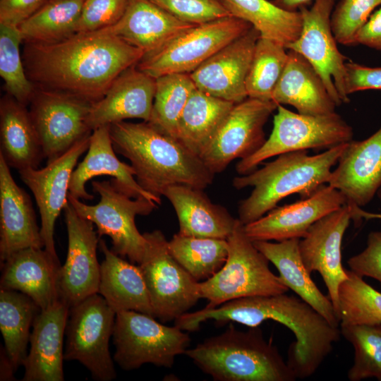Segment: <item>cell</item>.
Masks as SVG:
<instances>
[{
    "label": "cell",
    "mask_w": 381,
    "mask_h": 381,
    "mask_svg": "<svg viewBox=\"0 0 381 381\" xmlns=\"http://www.w3.org/2000/svg\"><path fill=\"white\" fill-rule=\"evenodd\" d=\"M381 0H340L334 7L330 23L337 43L355 45V37Z\"/></svg>",
    "instance_id": "7bdbcfd3"
},
{
    "label": "cell",
    "mask_w": 381,
    "mask_h": 381,
    "mask_svg": "<svg viewBox=\"0 0 381 381\" xmlns=\"http://www.w3.org/2000/svg\"><path fill=\"white\" fill-rule=\"evenodd\" d=\"M147 245L138 265L148 291L154 317L169 322L189 312L201 298L199 282L173 258L160 230L143 234Z\"/></svg>",
    "instance_id": "7c38bea8"
},
{
    "label": "cell",
    "mask_w": 381,
    "mask_h": 381,
    "mask_svg": "<svg viewBox=\"0 0 381 381\" xmlns=\"http://www.w3.org/2000/svg\"><path fill=\"white\" fill-rule=\"evenodd\" d=\"M28 248H44L28 193L14 181L0 155V262Z\"/></svg>",
    "instance_id": "d4e9b609"
},
{
    "label": "cell",
    "mask_w": 381,
    "mask_h": 381,
    "mask_svg": "<svg viewBox=\"0 0 381 381\" xmlns=\"http://www.w3.org/2000/svg\"><path fill=\"white\" fill-rule=\"evenodd\" d=\"M347 144L315 155H308L307 150L284 153L260 169L235 177V188H253L250 195L240 202L238 219L246 225L264 216L291 194H299L301 199L314 194L327 184L332 167Z\"/></svg>",
    "instance_id": "277c9868"
},
{
    "label": "cell",
    "mask_w": 381,
    "mask_h": 381,
    "mask_svg": "<svg viewBox=\"0 0 381 381\" xmlns=\"http://www.w3.org/2000/svg\"><path fill=\"white\" fill-rule=\"evenodd\" d=\"M30 102V116L47 162L91 135L88 117L92 102L67 92L40 89Z\"/></svg>",
    "instance_id": "4fadbf2b"
},
{
    "label": "cell",
    "mask_w": 381,
    "mask_h": 381,
    "mask_svg": "<svg viewBox=\"0 0 381 381\" xmlns=\"http://www.w3.org/2000/svg\"><path fill=\"white\" fill-rule=\"evenodd\" d=\"M128 0H85L78 32H90L115 24L123 16Z\"/></svg>",
    "instance_id": "f6af8a7d"
},
{
    "label": "cell",
    "mask_w": 381,
    "mask_h": 381,
    "mask_svg": "<svg viewBox=\"0 0 381 381\" xmlns=\"http://www.w3.org/2000/svg\"><path fill=\"white\" fill-rule=\"evenodd\" d=\"M381 202V188L377 193ZM377 219L381 220V213H373L363 210L358 206H353L352 208V220L356 224H360L362 219Z\"/></svg>",
    "instance_id": "816d5d0a"
},
{
    "label": "cell",
    "mask_w": 381,
    "mask_h": 381,
    "mask_svg": "<svg viewBox=\"0 0 381 381\" xmlns=\"http://www.w3.org/2000/svg\"><path fill=\"white\" fill-rule=\"evenodd\" d=\"M234 104L196 88L178 121L176 139L200 157Z\"/></svg>",
    "instance_id": "d6a6232c"
},
{
    "label": "cell",
    "mask_w": 381,
    "mask_h": 381,
    "mask_svg": "<svg viewBox=\"0 0 381 381\" xmlns=\"http://www.w3.org/2000/svg\"><path fill=\"white\" fill-rule=\"evenodd\" d=\"M196 325L209 320L218 324L237 322L249 327L272 320L288 327L296 341L289 346L287 363L297 379L313 375L341 336L339 327L299 297L286 293L234 299L193 313Z\"/></svg>",
    "instance_id": "7a4b0ae2"
},
{
    "label": "cell",
    "mask_w": 381,
    "mask_h": 381,
    "mask_svg": "<svg viewBox=\"0 0 381 381\" xmlns=\"http://www.w3.org/2000/svg\"><path fill=\"white\" fill-rule=\"evenodd\" d=\"M59 258L44 248L18 250L1 263L0 288L20 291L45 309L60 299Z\"/></svg>",
    "instance_id": "484cf974"
},
{
    "label": "cell",
    "mask_w": 381,
    "mask_h": 381,
    "mask_svg": "<svg viewBox=\"0 0 381 381\" xmlns=\"http://www.w3.org/2000/svg\"><path fill=\"white\" fill-rule=\"evenodd\" d=\"M70 306L59 299L35 317L23 381H63L64 342Z\"/></svg>",
    "instance_id": "7402d4cb"
},
{
    "label": "cell",
    "mask_w": 381,
    "mask_h": 381,
    "mask_svg": "<svg viewBox=\"0 0 381 381\" xmlns=\"http://www.w3.org/2000/svg\"><path fill=\"white\" fill-rule=\"evenodd\" d=\"M277 6L289 11H297L306 7L313 0H271Z\"/></svg>",
    "instance_id": "f5cc1de1"
},
{
    "label": "cell",
    "mask_w": 381,
    "mask_h": 381,
    "mask_svg": "<svg viewBox=\"0 0 381 381\" xmlns=\"http://www.w3.org/2000/svg\"><path fill=\"white\" fill-rule=\"evenodd\" d=\"M346 273L339 289V325L381 324V293L351 270Z\"/></svg>",
    "instance_id": "ab89813d"
},
{
    "label": "cell",
    "mask_w": 381,
    "mask_h": 381,
    "mask_svg": "<svg viewBox=\"0 0 381 381\" xmlns=\"http://www.w3.org/2000/svg\"><path fill=\"white\" fill-rule=\"evenodd\" d=\"M68 233V250L65 263L59 271L60 298L70 308L98 293L100 264L97 248L100 237L93 223L80 215L68 200L64 207Z\"/></svg>",
    "instance_id": "2e32d148"
},
{
    "label": "cell",
    "mask_w": 381,
    "mask_h": 381,
    "mask_svg": "<svg viewBox=\"0 0 381 381\" xmlns=\"http://www.w3.org/2000/svg\"><path fill=\"white\" fill-rule=\"evenodd\" d=\"M337 163L327 184L350 205L369 203L381 188V126L365 140L349 142Z\"/></svg>",
    "instance_id": "44dd1931"
},
{
    "label": "cell",
    "mask_w": 381,
    "mask_h": 381,
    "mask_svg": "<svg viewBox=\"0 0 381 381\" xmlns=\"http://www.w3.org/2000/svg\"><path fill=\"white\" fill-rule=\"evenodd\" d=\"M109 176L121 190L132 198H144L161 204V198L143 189L135 176L131 165L120 161L115 155L109 125L98 127L90 135L87 153L72 172L68 193L78 199L92 200L94 195L85 189L86 183L98 176Z\"/></svg>",
    "instance_id": "603a6c76"
},
{
    "label": "cell",
    "mask_w": 381,
    "mask_h": 381,
    "mask_svg": "<svg viewBox=\"0 0 381 381\" xmlns=\"http://www.w3.org/2000/svg\"><path fill=\"white\" fill-rule=\"evenodd\" d=\"M347 264L358 276L373 278L381 285V230L369 233L365 249L351 257Z\"/></svg>",
    "instance_id": "bcb514c9"
},
{
    "label": "cell",
    "mask_w": 381,
    "mask_h": 381,
    "mask_svg": "<svg viewBox=\"0 0 381 381\" xmlns=\"http://www.w3.org/2000/svg\"><path fill=\"white\" fill-rule=\"evenodd\" d=\"M21 41L18 27L0 24V75L9 95L25 105L35 90L20 57Z\"/></svg>",
    "instance_id": "b9f144b4"
},
{
    "label": "cell",
    "mask_w": 381,
    "mask_h": 381,
    "mask_svg": "<svg viewBox=\"0 0 381 381\" xmlns=\"http://www.w3.org/2000/svg\"><path fill=\"white\" fill-rule=\"evenodd\" d=\"M260 37L252 27L217 51L189 74L196 88L234 104L248 98L246 80Z\"/></svg>",
    "instance_id": "ffe728a7"
},
{
    "label": "cell",
    "mask_w": 381,
    "mask_h": 381,
    "mask_svg": "<svg viewBox=\"0 0 381 381\" xmlns=\"http://www.w3.org/2000/svg\"><path fill=\"white\" fill-rule=\"evenodd\" d=\"M112 337L113 359L125 370L146 363L171 368L190 342L188 334L175 325L166 326L153 316L134 310L116 313Z\"/></svg>",
    "instance_id": "9c48e42d"
},
{
    "label": "cell",
    "mask_w": 381,
    "mask_h": 381,
    "mask_svg": "<svg viewBox=\"0 0 381 381\" xmlns=\"http://www.w3.org/2000/svg\"><path fill=\"white\" fill-rule=\"evenodd\" d=\"M179 20L200 25L231 16L220 0H150Z\"/></svg>",
    "instance_id": "ee69618b"
},
{
    "label": "cell",
    "mask_w": 381,
    "mask_h": 381,
    "mask_svg": "<svg viewBox=\"0 0 381 381\" xmlns=\"http://www.w3.org/2000/svg\"><path fill=\"white\" fill-rule=\"evenodd\" d=\"M92 188L100 196L97 204L87 205L69 193L68 200L79 215L91 221L98 236L111 239V250L139 265L145 255L147 240L136 227L137 215L150 214L158 204L144 198H132L110 181H93Z\"/></svg>",
    "instance_id": "52a82bcc"
},
{
    "label": "cell",
    "mask_w": 381,
    "mask_h": 381,
    "mask_svg": "<svg viewBox=\"0 0 381 381\" xmlns=\"http://www.w3.org/2000/svg\"><path fill=\"white\" fill-rule=\"evenodd\" d=\"M354 42L381 51V6L359 30Z\"/></svg>",
    "instance_id": "681fc988"
},
{
    "label": "cell",
    "mask_w": 381,
    "mask_h": 381,
    "mask_svg": "<svg viewBox=\"0 0 381 381\" xmlns=\"http://www.w3.org/2000/svg\"><path fill=\"white\" fill-rule=\"evenodd\" d=\"M150 122L162 132L176 138L179 117L196 87L188 73L158 77Z\"/></svg>",
    "instance_id": "74e56055"
},
{
    "label": "cell",
    "mask_w": 381,
    "mask_h": 381,
    "mask_svg": "<svg viewBox=\"0 0 381 381\" xmlns=\"http://www.w3.org/2000/svg\"><path fill=\"white\" fill-rule=\"evenodd\" d=\"M104 254L100 264L99 294L116 312L134 310L154 317L147 286L140 266L128 262L100 239Z\"/></svg>",
    "instance_id": "f546056e"
},
{
    "label": "cell",
    "mask_w": 381,
    "mask_h": 381,
    "mask_svg": "<svg viewBox=\"0 0 381 381\" xmlns=\"http://www.w3.org/2000/svg\"><path fill=\"white\" fill-rule=\"evenodd\" d=\"M341 334L354 349L350 381L374 377L381 381V324L339 325Z\"/></svg>",
    "instance_id": "60d3db41"
},
{
    "label": "cell",
    "mask_w": 381,
    "mask_h": 381,
    "mask_svg": "<svg viewBox=\"0 0 381 381\" xmlns=\"http://www.w3.org/2000/svg\"><path fill=\"white\" fill-rule=\"evenodd\" d=\"M109 133L115 152L131 162L140 186L155 196L171 186L204 189L213 181L214 174L198 156L150 122L114 123Z\"/></svg>",
    "instance_id": "3957f363"
},
{
    "label": "cell",
    "mask_w": 381,
    "mask_h": 381,
    "mask_svg": "<svg viewBox=\"0 0 381 381\" xmlns=\"http://www.w3.org/2000/svg\"><path fill=\"white\" fill-rule=\"evenodd\" d=\"M228 256L222 267L212 277L199 282L205 308H215L244 297L284 294L289 289L269 267L268 259L247 236L244 224L237 219L227 238Z\"/></svg>",
    "instance_id": "8992f818"
},
{
    "label": "cell",
    "mask_w": 381,
    "mask_h": 381,
    "mask_svg": "<svg viewBox=\"0 0 381 381\" xmlns=\"http://www.w3.org/2000/svg\"><path fill=\"white\" fill-rule=\"evenodd\" d=\"M173 258L197 282L215 274L224 265L229 250L226 239L200 238L176 234L168 241Z\"/></svg>",
    "instance_id": "8d00e7d4"
},
{
    "label": "cell",
    "mask_w": 381,
    "mask_h": 381,
    "mask_svg": "<svg viewBox=\"0 0 381 381\" xmlns=\"http://www.w3.org/2000/svg\"><path fill=\"white\" fill-rule=\"evenodd\" d=\"M14 369L10 359L8 358L5 349H1L0 356V380H14Z\"/></svg>",
    "instance_id": "f907efd6"
},
{
    "label": "cell",
    "mask_w": 381,
    "mask_h": 381,
    "mask_svg": "<svg viewBox=\"0 0 381 381\" xmlns=\"http://www.w3.org/2000/svg\"><path fill=\"white\" fill-rule=\"evenodd\" d=\"M351 220V207L346 203L314 223L299 241V250L306 268L310 273H320L336 313L339 286L348 279L346 269L341 263V248Z\"/></svg>",
    "instance_id": "ac0fdd59"
},
{
    "label": "cell",
    "mask_w": 381,
    "mask_h": 381,
    "mask_svg": "<svg viewBox=\"0 0 381 381\" xmlns=\"http://www.w3.org/2000/svg\"><path fill=\"white\" fill-rule=\"evenodd\" d=\"M49 0H0V24L18 27Z\"/></svg>",
    "instance_id": "c3c4849f"
},
{
    "label": "cell",
    "mask_w": 381,
    "mask_h": 381,
    "mask_svg": "<svg viewBox=\"0 0 381 381\" xmlns=\"http://www.w3.org/2000/svg\"><path fill=\"white\" fill-rule=\"evenodd\" d=\"M0 145L6 164L18 170L38 168L44 158L30 111L11 96L1 100Z\"/></svg>",
    "instance_id": "1f68e13d"
},
{
    "label": "cell",
    "mask_w": 381,
    "mask_h": 381,
    "mask_svg": "<svg viewBox=\"0 0 381 381\" xmlns=\"http://www.w3.org/2000/svg\"><path fill=\"white\" fill-rule=\"evenodd\" d=\"M49 1H50V0H49Z\"/></svg>",
    "instance_id": "db71d44e"
},
{
    "label": "cell",
    "mask_w": 381,
    "mask_h": 381,
    "mask_svg": "<svg viewBox=\"0 0 381 381\" xmlns=\"http://www.w3.org/2000/svg\"><path fill=\"white\" fill-rule=\"evenodd\" d=\"M90 138V135L83 138L42 169L18 170L22 181L32 193L38 207L44 248L56 258L54 238L55 222L68 202L72 172L80 157L87 150Z\"/></svg>",
    "instance_id": "e0dca14e"
},
{
    "label": "cell",
    "mask_w": 381,
    "mask_h": 381,
    "mask_svg": "<svg viewBox=\"0 0 381 381\" xmlns=\"http://www.w3.org/2000/svg\"><path fill=\"white\" fill-rule=\"evenodd\" d=\"M231 16L256 29L261 37L274 40L286 49L299 36L302 16L284 10L270 0H220Z\"/></svg>",
    "instance_id": "836d02e7"
},
{
    "label": "cell",
    "mask_w": 381,
    "mask_h": 381,
    "mask_svg": "<svg viewBox=\"0 0 381 381\" xmlns=\"http://www.w3.org/2000/svg\"><path fill=\"white\" fill-rule=\"evenodd\" d=\"M116 314L98 293L69 309L64 360L78 361L99 381H110L116 377L109 351Z\"/></svg>",
    "instance_id": "8fae6325"
},
{
    "label": "cell",
    "mask_w": 381,
    "mask_h": 381,
    "mask_svg": "<svg viewBox=\"0 0 381 381\" xmlns=\"http://www.w3.org/2000/svg\"><path fill=\"white\" fill-rule=\"evenodd\" d=\"M286 50L284 45L274 40L259 37L246 80L248 97L272 100L273 91L287 62Z\"/></svg>",
    "instance_id": "f35d334b"
},
{
    "label": "cell",
    "mask_w": 381,
    "mask_h": 381,
    "mask_svg": "<svg viewBox=\"0 0 381 381\" xmlns=\"http://www.w3.org/2000/svg\"><path fill=\"white\" fill-rule=\"evenodd\" d=\"M352 127L337 113L306 115L278 104L269 138L252 155L236 166L240 175L247 174L265 160L279 155L309 149H329L353 140Z\"/></svg>",
    "instance_id": "ba28073f"
},
{
    "label": "cell",
    "mask_w": 381,
    "mask_h": 381,
    "mask_svg": "<svg viewBox=\"0 0 381 381\" xmlns=\"http://www.w3.org/2000/svg\"><path fill=\"white\" fill-rule=\"evenodd\" d=\"M202 190L186 185H174L164 190L162 195L169 200L178 217V234L227 239L237 219L224 207L212 203Z\"/></svg>",
    "instance_id": "83f0119b"
},
{
    "label": "cell",
    "mask_w": 381,
    "mask_h": 381,
    "mask_svg": "<svg viewBox=\"0 0 381 381\" xmlns=\"http://www.w3.org/2000/svg\"><path fill=\"white\" fill-rule=\"evenodd\" d=\"M335 0H314L310 8H301L302 28L298 37L286 49L302 55L322 79L337 106L349 103L345 91L346 57L339 52L331 28Z\"/></svg>",
    "instance_id": "5bb4252c"
},
{
    "label": "cell",
    "mask_w": 381,
    "mask_h": 381,
    "mask_svg": "<svg viewBox=\"0 0 381 381\" xmlns=\"http://www.w3.org/2000/svg\"><path fill=\"white\" fill-rule=\"evenodd\" d=\"M156 79L133 66L122 72L104 96L92 103L88 117L91 131L128 119L150 121Z\"/></svg>",
    "instance_id": "cb8c5ba5"
},
{
    "label": "cell",
    "mask_w": 381,
    "mask_h": 381,
    "mask_svg": "<svg viewBox=\"0 0 381 381\" xmlns=\"http://www.w3.org/2000/svg\"><path fill=\"white\" fill-rule=\"evenodd\" d=\"M193 25L179 20L150 0H128L121 18L99 31L121 39L145 54Z\"/></svg>",
    "instance_id": "4316f807"
},
{
    "label": "cell",
    "mask_w": 381,
    "mask_h": 381,
    "mask_svg": "<svg viewBox=\"0 0 381 381\" xmlns=\"http://www.w3.org/2000/svg\"><path fill=\"white\" fill-rule=\"evenodd\" d=\"M251 28L248 22L233 16L193 25L144 54L137 68L155 78L170 73L190 74Z\"/></svg>",
    "instance_id": "30bf717a"
},
{
    "label": "cell",
    "mask_w": 381,
    "mask_h": 381,
    "mask_svg": "<svg viewBox=\"0 0 381 381\" xmlns=\"http://www.w3.org/2000/svg\"><path fill=\"white\" fill-rule=\"evenodd\" d=\"M288 50L283 73L272 96L277 104L294 107L299 114L323 115L337 106L312 65L299 53Z\"/></svg>",
    "instance_id": "f1b7e54d"
},
{
    "label": "cell",
    "mask_w": 381,
    "mask_h": 381,
    "mask_svg": "<svg viewBox=\"0 0 381 381\" xmlns=\"http://www.w3.org/2000/svg\"><path fill=\"white\" fill-rule=\"evenodd\" d=\"M185 354L216 381H294L297 378L259 326L247 331L232 323L222 334L187 349Z\"/></svg>",
    "instance_id": "5b68a950"
},
{
    "label": "cell",
    "mask_w": 381,
    "mask_h": 381,
    "mask_svg": "<svg viewBox=\"0 0 381 381\" xmlns=\"http://www.w3.org/2000/svg\"><path fill=\"white\" fill-rule=\"evenodd\" d=\"M84 1H49L18 26L23 41L52 44L78 33Z\"/></svg>",
    "instance_id": "d590c367"
},
{
    "label": "cell",
    "mask_w": 381,
    "mask_h": 381,
    "mask_svg": "<svg viewBox=\"0 0 381 381\" xmlns=\"http://www.w3.org/2000/svg\"><path fill=\"white\" fill-rule=\"evenodd\" d=\"M300 238L272 243L253 241L255 246L272 262L284 284L310 305L331 325L339 327V320L333 304L315 285L306 268L299 250Z\"/></svg>",
    "instance_id": "4dcf8cb0"
},
{
    "label": "cell",
    "mask_w": 381,
    "mask_h": 381,
    "mask_svg": "<svg viewBox=\"0 0 381 381\" xmlns=\"http://www.w3.org/2000/svg\"><path fill=\"white\" fill-rule=\"evenodd\" d=\"M41 308L28 296L0 289V330L4 349L14 369L23 365L28 355L30 328Z\"/></svg>",
    "instance_id": "e575fe53"
},
{
    "label": "cell",
    "mask_w": 381,
    "mask_h": 381,
    "mask_svg": "<svg viewBox=\"0 0 381 381\" xmlns=\"http://www.w3.org/2000/svg\"><path fill=\"white\" fill-rule=\"evenodd\" d=\"M344 85L348 96L361 90H381V67L346 62Z\"/></svg>",
    "instance_id": "7dc6e473"
},
{
    "label": "cell",
    "mask_w": 381,
    "mask_h": 381,
    "mask_svg": "<svg viewBox=\"0 0 381 381\" xmlns=\"http://www.w3.org/2000/svg\"><path fill=\"white\" fill-rule=\"evenodd\" d=\"M346 203L340 191L325 184L312 195L276 207L260 219L244 225L245 233L252 241L301 239L314 223Z\"/></svg>",
    "instance_id": "d6986e66"
},
{
    "label": "cell",
    "mask_w": 381,
    "mask_h": 381,
    "mask_svg": "<svg viewBox=\"0 0 381 381\" xmlns=\"http://www.w3.org/2000/svg\"><path fill=\"white\" fill-rule=\"evenodd\" d=\"M277 106L250 97L235 104L200 156L205 166L215 174L255 152L265 141L264 126Z\"/></svg>",
    "instance_id": "9a60e30c"
},
{
    "label": "cell",
    "mask_w": 381,
    "mask_h": 381,
    "mask_svg": "<svg viewBox=\"0 0 381 381\" xmlns=\"http://www.w3.org/2000/svg\"><path fill=\"white\" fill-rule=\"evenodd\" d=\"M144 54L121 39L98 30L78 32L52 44L26 43L23 64L29 79L42 89L95 102Z\"/></svg>",
    "instance_id": "6da1fadb"
}]
</instances>
